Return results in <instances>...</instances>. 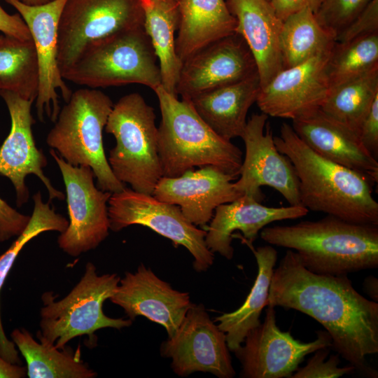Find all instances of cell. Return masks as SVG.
<instances>
[{
	"mask_svg": "<svg viewBox=\"0 0 378 378\" xmlns=\"http://www.w3.org/2000/svg\"><path fill=\"white\" fill-rule=\"evenodd\" d=\"M358 136L368 153L376 160L378 157V96L362 120Z\"/></svg>",
	"mask_w": 378,
	"mask_h": 378,
	"instance_id": "cell-38",
	"label": "cell"
},
{
	"mask_svg": "<svg viewBox=\"0 0 378 378\" xmlns=\"http://www.w3.org/2000/svg\"><path fill=\"white\" fill-rule=\"evenodd\" d=\"M268 118L263 113H254L247 120L241 137L245 155L234 186L260 202L263 200L260 188L270 186L290 206H302L295 169L289 158L276 147Z\"/></svg>",
	"mask_w": 378,
	"mask_h": 378,
	"instance_id": "cell-14",
	"label": "cell"
},
{
	"mask_svg": "<svg viewBox=\"0 0 378 378\" xmlns=\"http://www.w3.org/2000/svg\"><path fill=\"white\" fill-rule=\"evenodd\" d=\"M371 0H324L315 15L336 36L347 27Z\"/></svg>",
	"mask_w": 378,
	"mask_h": 378,
	"instance_id": "cell-34",
	"label": "cell"
},
{
	"mask_svg": "<svg viewBox=\"0 0 378 378\" xmlns=\"http://www.w3.org/2000/svg\"><path fill=\"white\" fill-rule=\"evenodd\" d=\"M108 214L110 230L113 232L140 225L169 239L175 246H184L192 255L197 272H204L214 263V254L205 241L206 231L191 223L177 205L125 187L111 194Z\"/></svg>",
	"mask_w": 378,
	"mask_h": 378,
	"instance_id": "cell-10",
	"label": "cell"
},
{
	"mask_svg": "<svg viewBox=\"0 0 378 378\" xmlns=\"http://www.w3.org/2000/svg\"><path fill=\"white\" fill-rule=\"evenodd\" d=\"M144 27L139 0H67L57 28V63L61 74L90 45Z\"/></svg>",
	"mask_w": 378,
	"mask_h": 378,
	"instance_id": "cell-9",
	"label": "cell"
},
{
	"mask_svg": "<svg viewBox=\"0 0 378 378\" xmlns=\"http://www.w3.org/2000/svg\"><path fill=\"white\" fill-rule=\"evenodd\" d=\"M30 216L17 211L0 197V241L20 235L27 227Z\"/></svg>",
	"mask_w": 378,
	"mask_h": 378,
	"instance_id": "cell-37",
	"label": "cell"
},
{
	"mask_svg": "<svg viewBox=\"0 0 378 378\" xmlns=\"http://www.w3.org/2000/svg\"><path fill=\"white\" fill-rule=\"evenodd\" d=\"M235 177L212 165L189 169L176 177L162 176L153 195L180 207L184 216L195 225H205L215 209L242 194L232 182Z\"/></svg>",
	"mask_w": 378,
	"mask_h": 378,
	"instance_id": "cell-20",
	"label": "cell"
},
{
	"mask_svg": "<svg viewBox=\"0 0 378 378\" xmlns=\"http://www.w3.org/2000/svg\"><path fill=\"white\" fill-rule=\"evenodd\" d=\"M10 337L27 363L29 378H94L97 374L69 346L56 348L35 340L24 329H14Z\"/></svg>",
	"mask_w": 378,
	"mask_h": 378,
	"instance_id": "cell-28",
	"label": "cell"
},
{
	"mask_svg": "<svg viewBox=\"0 0 378 378\" xmlns=\"http://www.w3.org/2000/svg\"><path fill=\"white\" fill-rule=\"evenodd\" d=\"M62 77L96 89L137 83L155 90L161 85L158 60L144 27L90 45Z\"/></svg>",
	"mask_w": 378,
	"mask_h": 378,
	"instance_id": "cell-8",
	"label": "cell"
},
{
	"mask_svg": "<svg viewBox=\"0 0 378 378\" xmlns=\"http://www.w3.org/2000/svg\"><path fill=\"white\" fill-rule=\"evenodd\" d=\"M309 210L302 206L270 207L254 197L244 194L237 200L218 206L207 227L205 241L209 250L227 260L233 258L232 233L242 232L239 237L253 243L268 224L303 217Z\"/></svg>",
	"mask_w": 378,
	"mask_h": 378,
	"instance_id": "cell-21",
	"label": "cell"
},
{
	"mask_svg": "<svg viewBox=\"0 0 378 378\" xmlns=\"http://www.w3.org/2000/svg\"><path fill=\"white\" fill-rule=\"evenodd\" d=\"M267 307L264 321L250 330L233 351L241 364V377H290L307 355L332 346L326 330L318 331L317 338L310 342H302L294 339L290 332H282L276 325L275 307Z\"/></svg>",
	"mask_w": 378,
	"mask_h": 378,
	"instance_id": "cell-13",
	"label": "cell"
},
{
	"mask_svg": "<svg viewBox=\"0 0 378 378\" xmlns=\"http://www.w3.org/2000/svg\"><path fill=\"white\" fill-rule=\"evenodd\" d=\"M27 374V368L11 363L0 355V378H22Z\"/></svg>",
	"mask_w": 378,
	"mask_h": 378,
	"instance_id": "cell-41",
	"label": "cell"
},
{
	"mask_svg": "<svg viewBox=\"0 0 378 378\" xmlns=\"http://www.w3.org/2000/svg\"><path fill=\"white\" fill-rule=\"evenodd\" d=\"M258 73L191 99L192 106L203 120L220 136L231 140L241 137L250 107L260 90Z\"/></svg>",
	"mask_w": 378,
	"mask_h": 378,
	"instance_id": "cell-24",
	"label": "cell"
},
{
	"mask_svg": "<svg viewBox=\"0 0 378 378\" xmlns=\"http://www.w3.org/2000/svg\"><path fill=\"white\" fill-rule=\"evenodd\" d=\"M274 142L295 169L302 206L349 222L378 225V202L368 176L316 153L287 122L281 124Z\"/></svg>",
	"mask_w": 378,
	"mask_h": 378,
	"instance_id": "cell-2",
	"label": "cell"
},
{
	"mask_svg": "<svg viewBox=\"0 0 378 378\" xmlns=\"http://www.w3.org/2000/svg\"><path fill=\"white\" fill-rule=\"evenodd\" d=\"M22 2H23L25 4L30 5V6H38V5H43L45 4H48L49 2H51L54 0H20Z\"/></svg>",
	"mask_w": 378,
	"mask_h": 378,
	"instance_id": "cell-43",
	"label": "cell"
},
{
	"mask_svg": "<svg viewBox=\"0 0 378 378\" xmlns=\"http://www.w3.org/2000/svg\"><path fill=\"white\" fill-rule=\"evenodd\" d=\"M14 7L27 25L38 57L39 86L36 98L37 116L44 120L46 113L55 122L60 111L58 91L65 102L71 90L62 77L57 63V28L67 0H54L48 4L30 6L20 0H5Z\"/></svg>",
	"mask_w": 378,
	"mask_h": 378,
	"instance_id": "cell-15",
	"label": "cell"
},
{
	"mask_svg": "<svg viewBox=\"0 0 378 378\" xmlns=\"http://www.w3.org/2000/svg\"><path fill=\"white\" fill-rule=\"evenodd\" d=\"M378 66V32L335 44L326 64L330 88Z\"/></svg>",
	"mask_w": 378,
	"mask_h": 378,
	"instance_id": "cell-33",
	"label": "cell"
},
{
	"mask_svg": "<svg viewBox=\"0 0 378 378\" xmlns=\"http://www.w3.org/2000/svg\"><path fill=\"white\" fill-rule=\"evenodd\" d=\"M110 300L132 321L143 316L162 326L168 337L176 333L192 304L188 292L174 289L144 264L133 273L125 272Z\"/></svg>",
	"mask_w": 378,
	"mask_h": 378,
	"instance_id": "cell-19",
	"label": "cell"
},
{
	"mask_svg": "<svg viewBox=\"0 0 378 378\" xmlns=\"http://www.w3.org/2000/svg\"><path fill=\"white\" fill-rule=\"evenodd\" d=\"M314 356L309 360L305 366L298 368L291 375V378H332L349 374L356 370L349 365L339 367V354L332 355L326 360L329 352V347L318 349Z\"/></svg>",
	"mask_w": 378,
	"mask_h": 378,
	"instance_id": "cell-35",
	"label": "cell"
},
{
	"mask_svg": "<svg viewBox=\"0 0 378 378\" xmlns=\"http://www.w3.org/2000/svg\"><path fill=\"white\" fill-rule=\"evenodd\" d=\"M378 96V66L330 87L320 109L358 135L360 125Z\"/></svg>",
	"mask_w": 378,
	"mask_h": 378,
	"instance_id": "cell-30",
	"label": "cell"
},
{
	"mask_svg": "<svg viewBox=\"0 0 378 378\" xmlns=\"http://www.w3.org/2000/svg\"><path fill=\"white\" fill-rule=\"evenodd\" d=\"M50 153L62 175L70 220L57 243L64 252L76 257L97 248L108 237L107 204L112 193L95 186V176L90 167L73 166L52 148Z\"/></svg>",
	"mask_w": 378,
	"mask_h": 378,
	"instance_id": "cell-11",
	"label": "cell"
},
{
	"mask_svg": "<svg viewBox=\"0 0 378 378\" xmlns=\"http://www.w3.org/2000/svg\"><path fill=\"white\" fill-rule=\"evenodd\" d=\"M363 288L365 293L373 299L374 302L378 301V280L372 276H369L364 280Z\"/></svg>",
	"mask_w": 378,
	"mask_h": 378,
	"instance_id": "cell-42",
	"label": "cell"
},
{
	"mask_svg": "<svg viewBox=\"0 0 378 378\" xmlns=\"http://www.w3.org/2000/svg\"><path fill=\"white\" fill-rule=\"evenodd\" d=\"M267 306L312 317L328 332L340 356L356 370L370 376L374 372L366 358L378 353V303L360 295L347 275L314 273L288 250L274 270Z\"/></svg>",
	"mask_w": 378,
	"mask_h": 378,
	"instance_id": "cell-1",
	"label": "cell"
},
{
	"mask_svg": "<svg viewBox=\"0 0 378 378\" xmlns=\"http://www.w3.org/2000/svg\"><path fill=\"white\" fill-rule=\"evenodd\" d=\"M11 120L10 131L0 148V174L12 182L17 195V205L22 206L29 198L25 184L28 174L37 176L48 191L49 200L64 199L43 174L47 160L43 151L36 146L32 125L35 123L31 111L33 102L22 98L10 91L0 90Z\"/></svg>",
	"mask_w": 378,
	"mask_h": 378,
	"instance_id": "cell-16",
	"label": "cell"
},
{
	"mask_svg": "<svg viewBox=\"0 0 378 378\" xmlns=\"http://www.w3.org/2000/svg\"><path fill=\"white\" fill-rule=\"evenodd\" d=\"M176 49L182 63L205 46L236 34L225 0H179Z\"/></svg>",
	"mask_w": 378,
	"mask_h": 378,
	"instance_id": "cell-25",
	"label": "cell"
},
{
	"mask_svg": "<svg viewBox=\"0 0 378 378\" xmlns=\"http://www.w3.org/2000/svg\"><path fill=\"white\" fill-rule=\"evenodd\" d=\"M260 237L295 251L303 265L316 274L347 275L378 267V225L327 215L318 220L264 227Z\"/></svg>",
	"mask_w": 378,
	"mask_h": 378,
	"instance_id": "cell-3",
	"label": "cell"
},
{
	"mask_svg": "<svg viewBox=\"0 0 378 378\" xmlns=\"http://www.w3.org/2000/svg\"><path fill=\"white\" fill-rule=\"evenodd\" d=\"M324 0H270L277 15L284 20L290 14L304 8L316 13Z\"/></svg>",
	"mask_w": 378,
	"mask_h": 378,
	"instance_id": "cell-40",
	"label": "cell"
},
{
	"mask_svg": "<svg viewBox=\"0 0 378 378\" xmlns=\"http://www.w3.org/2000/svg\"><path fill=\"white\" fill-rule=\"evenodd\" d=\"M160 354L172 360V369L180 377L195 372L219 378L235 376L225 333L202 304H191L176 333L161 344Z\"/></svg>",
	"mask_w": 378,
	"mask_h": 378,
	"instance_id": "cell-12",
	"label": "cell"
},
{
	"mask_svg": "<svg viewBox=\"0 0 378 378\" xmlns=\"http://www.w3.org/2000/svg\"><path fill=\"white\" fill-rule=\"evenodd\" d=\"M120 278L117 274L99 275L94 265L86 263L83 276L70 293L59 301L52 291L41 296L40 330L36 337L41 343L62 349L71 340L83 335L93 337L102 328L118 330L129 327L131 319L106 316L103 304L115 293Z\"/></svg>",
	"mask_w": 378,
	"mask_h": 378,
	"instance_id": "cell-7",
	"label": "cell"
},
{
	"mask_svg": "<svg viewBox=\"0 0 378 378\" xmlns=\"http://www.w3.org/2000/svg\"><path fill=\"white\" fill-rule=\"evenodd\" d=\"M331 52L276 74L260 88L255 102L261 112L293 120L320 108L330 89L326 64Z\"/></svg>",
	"mask_w": 378,
	"mask_h": 378,
	"instance_id": "cell-18",
	"label": "cell"
},
{
	"mask_svg": "<svg viewBox=\"0 0 378 378\" xmlns=\"http://www.w3.org/2000/svg\"><path fill=\"white\" fill-rule=\"evenodd\" d=\"M34 210L30 220L23 232L18 236L10 246L0 255V291L14 262L24 246L35 237L46 231L64 232L69 221L62 215L56 213L49 202H43L38 191L33 196ZM13 341H10L4 332L0 312V355L7 361L20 364L18 351Z\"/></svg>",
	"mask_w": 378,
	"mask_h": 378,
	"instance_id": "cell-31",
	"label": "cell"
},
{
	"mask_svg": "<svg viewBox=\"0 0 378 378\" xmlns=\"http://www.w3.org/2000/svg\"><path fill=\"white\" fill-rule=\"evenodd\" d=\"M0 31L5 36L20 40H31V33L20 14L10 15L0 6Z\"/></svg>",
	"mask_w": 378,
	"mask_h": 378,
	"instance_id": "cell-39",
	"label": "cell"
},
{
	"mask_svg": "<svg viewBox=\"0 0 378 378\" xmlns=\"http://www.w3.org/2000/svg\"><path fill=\"white\" fill-rule=\"evenodd\" d=\"M175 1H178L179 0H175Z\"/></svg>",
	"mask_w": 378,
	"mask_h": 378,
	"instance_id": "cell-45",
	"label": "cell"
},
{
	"mask_svg": "<svg viewBox=\"0 0 378 378\" xmlns=\"http://www.w3.org/2000/svg\"><path fill=\"white\" fill-rule=\"evenodd\" d=\"M378 32V0H371L358 16L336 36V42L345 43Z\"/></svg>",
	"mask_w": 378,
	"mask_h": 378,
	"instance_id": "cell-36",
	"label": "cell"
},
{
	"mask_svg": "<svg viewBox=\"0 0 378 378\" xmlns=\"http://www.w3.org/2000/svg\"><path fill=\"white\" fill-rule=\"evenodd\" d=\"M2 38H3V36H0V42L1 41Z\"/></svg>",
	"mask_w": 378,
	"mask_h": 378,
	"instance_id": "cell-44",
	"label": "cell"
},
{
	"mask_svg": "<svg viewBox=\"0 0 378 378\" xmlns=\"http://www.w3.org/2000/svg\"><path fill=\"white\" fill-rule=\"evenodd\" d=\"M255 73L254 59L243 38L236 33L205 46L183 62L176 94L190 99Z\"/></svg>",
	"mask_w": 378,
	"mask_h": 378,
	"instance_id": "cell-17",
	"label": "cell"
},
{
	"mask_svg": "<svg viewBox=\"0 0 378 378\" xmlns=\"http://www.w3.org/2000/svg\"><path fill=\"white\" fill-rule=\"evenodd\" d=\"M297 135L321 156L378 182V162L358 135L318 108L292 120Z\"/></svg>",
	"mask_w": 378,
	"mask_h": 378,
	"instance_id": "cell-22",
	"label": "cell"
},
{
	"mask_svg": "<svg viewBox=\"0 0 378 378\" xmlns=\"http://www.w3.org/2000/svg\"><path fill=\"white\" fill-rule=\"evenodd\" d=\"M105 130L115 139L107 159L115 176L153 195L163 176L153 108L137 92L126 94L113 104Z\"/></svg>",
	"mask_w": 378,
	"mask_h": 378,
	"instance_id": "cell-6",
	"label": "cell"
},
{
	"mask_svg": "<svg viewBox=\"0 0 378 378\" xmlns=\"http://www.w3.org/2000/svg\"><path fill=\"white\" fill-rule=\"evenodd\" d=\"M113 104L96 88H80L71 93L60 109L46 142L73 166L90 167L97 188L111 193L125 188L113 174L104 152L102 132Z\"/></svg>",
	"mask_w": 378,
	"mask_h": 378,
	"instance_id": "cell-5",
	"label": "cell"
},
{
	"mask_svg": "<svg viewBox=\"0 0 378 378\" xmlns=\"http://www.w3.org/2000/svg\"><path fill=\"white\" fill-rule=\"evenodd\" d=\"M253 253L258 265L254 284L243 304L237 310L216 317L218 327L225 333L229 350L234 351L243 343L248 332L258 326L260 314L267 306L271 279L277 260V252L272 246L253 248L244 239Z\"/></svg>",
	"mask_w": 378,
	"mask_h": 378,
	"instance_id": "cell-26",
	"label": "cell"
},
{
	"mask_svg": "<svg viewBox=\"0 0 378 378\" xmlns=\"http://www.w3.org/2000/svg\"><path fill=\"white\" fill-rule=\"evenodd\" d=\"M139 1L144 13V27L158 60L161 86L169 93L176 95V87L183 64L176 49V31L179 18L178 1Z\"/></svg>",
	"mask_w": 378,
	"mask_h": 378,
	"instance_id": "cell-27",
	"label": "cell"
},
{
	"mask_svg": "<svg viewBox=\"0 0 378 378\" xmlns=\"http://www.w3.org/2000/svg\"><path fill=\"white\" fill-rule=\"evenodd\" d=\"M236 33L246 42L256 64L261 88L284 69L280 48L283 20L270 0H228Z\"/></svg>",
	"mask_w": 378,
	"mask_h": 378,
	"instance_id": "cell-23",
	"label": "cell"
},
{
	"mask_svg": "<svg viewBox=\"0 0 378 378\" xmlns=\"http://www.w3.org/2000/svg\"><path fill=\"white\" fill-rule=\"evenodd\" d=\"M335 38L336 35L319 23L311 9L290 14L283 20L280 36L284 69L330 52Z\"/></svg>",
	"mask_w": 378,
	"mask_h": 378,
	"instance_id": "cell-29",
	"label": "cell"
},
{
	"mask_svg": "<svg viewBox=\"0 0 378 378\" xmlns=\"http://www.w3.org/2000/svg\"><path fill=\"white\" fill-rule=\"evenodd\" d=\"M161 113L158 151L163 176L176 177L194 167L212 165L238 178L243 153L218 135L199 115L189 99H178L161 85L153 90Z\"/></svg>",
	"mask_w": 378,
	"mask_h": 378,
	"instance_id": "cell-4",
	"label": "cell"
},
{
	"mask_svg": "<svg viewBox=\"0 0 378 378\" xmlns=\"http://www.w3.org/2000/svg\"><path fill=\"white\" fill-rule=\"evenodd\" d=\"M38 86V62L32 39L3 36L0 42V90L13 92L34 102Z\"/></svg>",
	"mask_w": 378,
	"mask_h": 378,
	"instance_id": "cell-32",
	"label": "cell"
}]
</instances>
